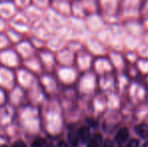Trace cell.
Returning <instances> with one entry per match:
<instances>
[{
    "label": "cell",
    "mask_w": 148,
    "mask_h": 147,
    "mask_svg": "<svg viewBox=\"0 0 148 147\" xmlns=\"http://www.w3.org/2000/svg\"><path fill=\"white\" fill-rule=\"evenodd\" d=\"M129 137V131L127 128H122L118 131V133L115 136V140L118 143H123L125 142Z\"/></svg>",
    "instance_id": "1"
},
{
    "label": "cell",
    "mask_w": 148,
    "mask_h": 147,
    "mask_svg": "<svg viewBox=\"0 0 148 147\" xmlns=\"http://www.w3.org/2000/svg\"><path fill=\"white\" fill-rule=\"evenodd\" d=\"M79 139L83 143H86L90 140V130L88 127H82L78 130Z\"/></svg>",
    "instance_id": "2"
},
{
    "label": "cell",
    "mask_w": 148,
    "mask_h": 147,
    "mask_svg": "<svg viewBox=\"0 0 148 147\" xmlns=\"http://www.w3.org/2000/svg\"><path fill=\"white\" fill-rule=\"evenodd\" d=\"M102 140H103L102 135H100V134H95V135L91 138V140H89V143H88V145H87V147H100L101 144L103 143Z\"/></svg>",
    "instance_id": "3"
},
{
    "label": "cell",
    "mask_w": 148,
    "mask_h": 147,
    "mask_svg": "<svg viewBox=\"0 0 148 147\" xmlns=\"http://www.w3.org/2000/svg\"><path fill=\"white\" fill-rule=\"evenodd\" d=\"M135 131L138 134L140 137L142 138H147L148 137V124H140L135 128Z\"/></svg>",
    "instance_id": "4"
},
{
    "label": "cell",
    "mask_w": 148,
    "mask_h": 147,
    "mask_svg": "<svg viewBox=\"0 0 148 147\" xmlns=\"http://www.w3.org/2000/svg\"><path fill=\"white\" fill-rule=\"evenodd\" d=\"M69 140H70L71 144L74 146H77L79 143V134H78V131H70L69 133Z\"/></svg>",
    "instance_id": "5"
},
{
    "label": "cell",
    "mask_w": 148,
    "mask_h": 147,
    "mask_svg": "<svg viewBox=\"0 0 148 147\" xmlns=\"http://www.w3.org/2000/svg\"><path fill=\"white\" fill-rule=\"evenodd\" d=\"M45 145V140L42 138H36L32 142V147H42Z\"/></svg>",
    "instance_id": "6"
},
{
    "label": "cell",
    "mask_w": 148,
    "mask_h": 147,
    "mask_svg": "<svg viewBox=\"0 0 148 147\" xmlns=\"http://www.w3.org/2000/svg\"><path fill=\"white\" fill-rule=\"evenodd\" d=\"M127 147H139V141L136 139H132L127 144Z\"/></svg>",
    "instance_id": "7"
},
{
    "label": "cell",
    "mask_w": 148,
    "mask_h": 147,
    "mask_svg": "<svg viewBox=\"0 0 148 147\" xmlns=\"http://www.w3.org/2000/svg\"><path fill=\"white\" fill-rule=\"evenodd\" d=\"M113 146H114L113 141H112V140L107 139L106 141H104L103 143L101 144V146H100V147H113Z\"/></svg>",
    "instance_id": "8"
},
{
    "label": "cell",
    "mask_w": 148,
    "mask_h": 147,
    "mask_svg": "<svg viewBox=\"0 0 148 147\" xmlns=\"http://www.w3.org/2000/svg\"><path fill=\"white\" fill-rule=\"evenodd\" d=\"M12 147H26L25 143H24L23 141H21V140H18V141L14 142L13 144H12Z\"/></svg>",
    "instance_id": "9"
},
{
    "label": "cell",
    "mask_w": 148,
    "mask_h": 147,
    "mask_svg": "<svg viewBox=\"0 0 148 147\" xmlns=\"http://www.w3.org/2000/svg\"><path fill=\"white\" fill-rule=\"evenodd\" d=\"M59 147H69V146H68V144H66V142H60Z\"/></svg>",
    "instance_id": "10"
},
{
    "label": "cell",
    "mask_w": 148,
    "mask_h": 147,
    "mask_svg": "<svg viewBox=\"0 0 148 147\" xmlns=\"http://www.w3.org/2000/svg\"><path fill=\"white\" fill-rule=\"evenodd\" d=\"M143 147H148V142H146V143H145L144 145H143Z\"/></svg>",
    "instance_id": "11"
},
{
    "label": "cell",
    "mask_w": 148,
    "mask_h": 147,
    "mask_svg": "<svg viewBox=\"0 0 148 147\" xmlns=\"http://www.w3.org/2000/svg\"><path fill=\"white\" fill-rule=\"evenodd\" d=\"M47 147H55V146L51 145V144H49V145H47Z\"/></svg>",
    "instance_id": "12"
},
{
    "label": "cell",
    "mask_w": 148,
    "mask_h": 147,
    "mask_svg": "<svg viewBox=\"0 0 148 147\" xmlns=\"http://www.w3.org/2000/svg\"><path fill=\"white\" fill-rule=\"evenodd\" d=\"M0 147H6V146H4V145H1V146H0Z\"/></svg>",
    "instance_id": "13"
}]
</instances>
